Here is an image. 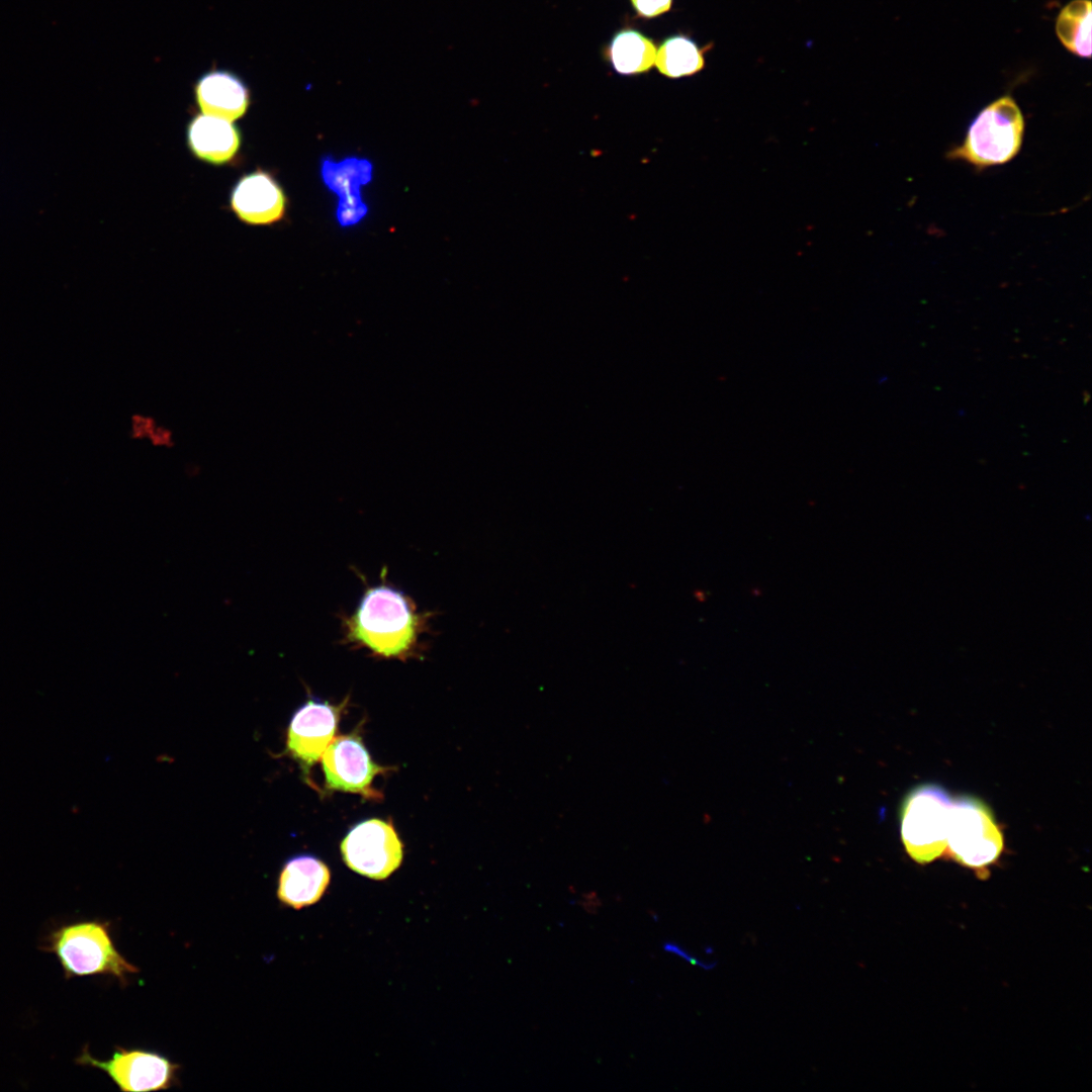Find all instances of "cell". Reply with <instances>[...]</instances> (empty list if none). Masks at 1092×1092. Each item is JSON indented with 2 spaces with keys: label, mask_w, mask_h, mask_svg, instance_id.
<instances>
[{
  "label": "cell",
  "mask_w": 1092,
  "mask_h": 1092,
  "mask_svg": "<svg viewBox=\"0 0 1092 1092\" xmlns=\"http://www.w3.org/2000/svg\"><path fill=\"white\" fill-rule=\"evenodd\" d=\"M419 617L403 594L387 586L369 589L349 621L351 637L383 656H402L414 645Z\"/></svg>",
  "instance_id": "2"
},
{
  "label": "cell",
  "mask_w": 1092,
  "mask_h": 1092,
  "mask_svg": "<svg viewBox=\"0 0 1092 1092\" xmlns=\"http://www.w3.org/2000/svg\"><path fill=\"white\" fill-rule=\"evenodd\" d=\"M952 800L935 785L914 789L902 808L901 836L906 851L916 862L927 863L946 848L949 809Z\"/></svg>",
  "instance_id": "5"
},
{
  "label": "cell",
  "mask_w": 1092,
  "mask_h": 1092,
  "mask_svg": "<svg viewBox=\"0 0 1092 1092\" xmlns=\"http://www.w3.org/2000/svg\"><path fill=\"white\" fill-rule=\"evenodd\" d=\"M373 166L366 159L346 158L335 161L327 156L322 162V177L326 186L339 196L337 219L341 226L358 223L368 212L360 188L372 180Z\"/></svg>",
  "instance_id": "11"
},
{
  "label": "cell",
  "mask_w": 1092,
  "mask_h": 1092,
  "mask_svg": "<svg viewBox=\"0 0 1092 1092\" xmlns=\"http://www.w3.org/2000/svg\"><path fill=\"white\" fill-rule=\"evenodd\" d=\"M1024 128V116L1015 99L1001 96L976 115L963 143L949 150L946 158L978 170L1003 165L1019 153Z\"/></svg>",
  "instance_id": "3"
},
{
  "label": "cell",
  "mask_w": 1092,
  "mask_h": 1092,
  "mask_svg": "<svg viewBox=\"0 0 1092 1092\" xmlns=\"http://www.w3.org/2000/svg\"><path fill=\"white\" fill-rule=\"evenodd\" d=\"M76 1063L103 1071L122 1092L164 1090L178 1081L179 1065L154 1051L117 1046L109 1059L100 1060L84 1048Z\"/></svg>",
  "instance_id": "6"
},
{
  "label": "cell",
  "mask_w": 1092,
  "mask_h": 1092,
  "mask_svg": "<svg viewBox=\"0 0 1092 1092\" xmlns=\"http://www.w3.org/2000/svg\"><path fill=\"white\" fill-rule=\"evenodd\" d=\"M638 15L645 18L658 16L671 7L672 0H631Z\"/></svg>",
  "instance_id": "19"
},
{
  "label": "cell",
  "mask_w": 1092,
  "mask_h": 1092,
  "mask_svg": "<svg viewBox=\"0 0 1092 1092\" xmlns=\"http://www.w3.org/2000/svg\"><path fill=\"white\" fill-rule=\"evenodd\" d=\"M344 705L308 700L293 714L287 729L286 749L305 774L335 738Z\"/></svg>",
  "instance_id": "9"
},
{
  "label": "cell",
  "mask_w": 1092,
  "mask_h": 1092,
  "mask_svg": "<svg viewBox=\"0 0 1092 1092\" xmlns=\"http://www.w3.org/2000/svg\"><path fill=\"white\" fill-rule=\"evenodd\" d=\"M946 848L959 863L986 874L1000 856L1003 836L990 809L973 797L952 800L947 825Z\"/></svg>",
  "instance_id": "4"
},
{
  "label": "cell",
  "mask_w": 1092,
  "mask_h": 1092,
  "mask_svg": "<svg viewBox=\"0 0 1092 1092\" xmlns=\"http://www.w3.org/2000/svg\"><path fill=\"white\" fill-rule=\"evenodd\" d=\"M187 145L200 161L211 165L234 162L242 146V132L231 120L199 113L187 125Z\"/></svg>",
  "instance_id": "14"
},
{
  "label": "cell",
  "mask_w": 1092,
  "mask_h": 1092,
  "mask_svg": "<svg viewBox=\"0 0 1092 1092\" xmlns=\"http://www.w3.org/2000/svg\"><path fill=\"white\" fill-rule=\"evenodd\" d=\"M345 863L374 880L389 877L400 866L403 845L390 821L368 819L353 826L341 843Z\"/></svg>",
  "instance_id": "7"
},
{
  "label": "cell",
  "mask_w": 1092,
  "mask_h": 1092,
  "mask_svg": "<svg viewBox=\"0 0 1092 1092\" xmlns=\"http://www.w3.org/2000/svg\"><path fill=\"white\" fill-rule=\"evenodd\" d=\"M1092 5L1090 0H1072L1060 12L1056 33L1062 44L1080 58L1091 57Z\"/></svg>",
  "instance_id": "16"
},
{
  "label": "cell",
  "mask_w": 1092,
  "mask_h": 1092,
  "mask_svg": "<svg viewBox=\"0 0 1092 1092\" xmlns=\"http://www.w3.org/2000/svg\"><path fill=\"white\" fill-rule=\"evenodd\" d=\"M194 96L202 113L231 121L245 115L251 103L250 89L243 79L222 69L202 74L194 84Z\"/></svg>",
  "instance_id": "12"
},
{
  "label": "cell",
  "mask_w": 1092,
  "mask_h": 1092,
  "mask_svg": "<svg viewBox=\"0 0 1092 1092\" xmlns=\"http://www.w3.org/2000/svg\"><path fill=\"white\" fill-rule=\"evenodd\" d=\"M331 873L324 861L310 854H298L283 864L277 898L284 906L299 910L316 903L330 884Z\"/></svg>",
  "instance_id": "13"
},
{
  "label": "cell",
  "mask_w": 1092,
  "mask_h": 1092,
  "mask_svg": "<svg viewBox=\"0 0 1092 1092\" xmlns=\"http://www.w3.org/2000/svg\"><path fill=\"white\" fill-rule=\"evenodd\" d=\"M656 48L653 41L635 29L617 32L606 50L613 70L623 76L647 72L654 64Z\"/></svg>",
  "instance_id": "15"
},
{
  "label": "cell",
  "mask_w": 1092,
  "mask_h": 1092,
  "mask_svg": "<svg viewBox=\"0 0 1092 1092\" xmlns=\"http://www.w3.org/2000/svg\"><path fill=\"white\" fill-rule=\"evenodd\" d=\"M710 47L700 48L687 35H673L666 38L656 51L655 65L662 75L669 78L691 76L704 68V54Z\"/></svg>",
  "instance_id": "17"
},
{
  "label": "cell",
  "mask_w": 1092,
  "mask_h": 1092,
  "mask_svg": "<svg viewBox=\"0 0 1092 1092\" xmlns=\"http://www.w3.org/2000/svg\"><path fill=\"white\" fill-rule=\"evenodd\" d=\"M40 948L55 954L67 980L107 975L125 983L139 969L117 950L110 924L100 920L63 923L42 939Z\"/></svg>",
  "instance_id": "1"
},
{
  "label": "cell",
  "mask_w": 1092,
  "mask_h": 1092,
  "mask_svg": "<svg viewBox=\"0 0 1092 1092\" xmlns=\"http://www.w3.org/2000/svg\"><path fill=\"white\" fill-rule=\"evenodd\" d=\"M326 788L331 791L359 794L367 800H380L372 788L376 775L387 767L376 764L357 734L341 735L332 740L321 756Z\"/></svg>",
  "instance_id": "8"
},
{
  "label": "cell",
  "mask_w": 1092,
  "mask_h": 1092,
  "mask_svg": "<svg viewBox=\"0 0 1092 1092\" xmlns=\"http://www.w3.org/2000/svg\"><path fill=\"white\" fill-rule=\"evenodd\" d=\"M662 947H663V949L665 951L674 953L675 956L681 958L682 960L687 961L688 963H690V964H692L694 966L703 968L705 970H710V969H713L715 967V963L714 964H712V963H704V962L698 960L697 958L692 957L691 953H689L685 949H682L680 945H678V944H676V943H674L672 941L664 942Z\"/></svg>",
  "instance_id": "20"
},
{
  "label": "cell",
  "mask_w": 1092,
  "mask_h": 1092,
  "mask_svg": "<svg viewBox=\"0 0 1092 1092\" xmlns=\"http://www.w3.org/2000/svg\"><path fill=\"white\" fill-rule=\"evenodd\" d=\"M230 207L247 224H273L284 218L287 197L271 172L257 168L241 176L235 183L230 195Z\"/></svg>",
  "instance_id": "10"
},
{
  "label": "cell",
  "mask_w": 1092,
  "mask_h": 1092,
  "mask_svg": "<svg viewBox=\"0 0 1092 1092\" xmlns=\"http://www.w3.org/2000/svg\"><path fill=\"white\" fill-rule=\"evenodd\" d=\"M129 437L161 449H170L175 445L173 431L155 417L145 413H135L130 416Z\"/></svg>",
  "instance_id": "18"
}]
</instances>
